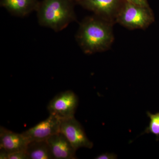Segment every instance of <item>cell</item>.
Wrapping results in <instances>:
<instances>
[{"label": "cell", "instance_id": "1", "mask_svg": "<svg viewBox=\"0 0 159 159\" xmlns=\"http://www.w3.org/2000/svg\"><path fill=\"white\" fill-rule=\"evenodd\" d=\"M114 24L94 14L84 18L75 36L84 53L92 54L110 48L115 39Z\"/></svg>", "mask_w": 159, "mask_h": 159}, {"label": "cell", "instance_id": "2", "mask_svg": "<svg viewBox=\"0 0 159 159\" xmlns=\"http://www.w3.org/2000/svg\"><path fill=\"white\" fill-rule=\"evenodd\" d=\"M74 4L71 0H43L39 2L36 11L39 24L56 32L62 31L77 20Z\"/></svg>", "mask_w": 159, "mask_h": 159}, {"label": "cell", "instance_id": "3", "mask_svg": "<svg viewBox=\"0 0 159 159\" xmlns=\"http://www.w3.org/2000/svg\"><path fill=\"white\" fill-rule=\"evenodd\" d=\"M154 21V14L150 7L139 6L125 1L116 18V23L129 30H144Z\"/></svg>", "mask_w": 159, "mask_h": 159}, {"label": "cell", "instance_id": "4", "mask_svg": "<svg viewBox=\"0 0 159 159\" xmlns=\"http://www.w3.org/2000/svg\"><path fill=\"white\" fill-rule=\"evenodd\" d=\"M78 99L73 91L67 90L57 94L48 105L50 115L61 120L74 116L78 106Z\"/></svg>", "mask_w": 159, "mask_h": 159}, {"label": "cell", "instance_id": "5", "mask_svg": "<svg viewBox=\"0 0 159 159\" xmlns=\"http://www.w3.org/2000/svg\"><path fill=\"white\" fill-rule=\"evenodd\" d=\"M125 0H77L76 3L94 14L115 24L118 12Z\"/></svg>", "mask_w": 159, "mask_h": 159}, {"label": "cell", "instance_id": "6", "mask_svg": "<svg viewBox=\"0 0 159 159\" xmlns=\"http://www.w3.org/2000/svg\"><path fill=\"white\" fill-rule=\"evenodd\" d=\"M60 132L65 136L76 150L80 148H91L93 146L82 125L74 116L61 120Z\"/></svg>", "mask_w": 159, "mask_h": 159}, {"label": "cell", "instance_id": "7", "mask_svg": "<svg viewBox=\"0 0 159 159\" xmlns=\"http://www.w3.org/2000/svg\"><path fill=\"white\" fill-rule=\"evenodd\" d=\"M61 119L53 115L22 133L29 142L47 140L60 132Z\"/></svg>", "mask_w": 159, "mask_h": 159}, {"label": "cell", "instance_id": "8", "mask_svg": "<svg viewBox=\"0 0 159 159\" xmlns=\"http://www.w3.org/2000/svg\"><path fill=\"white\" fill-rule=\"evenodd\" d=\"M54 159L77 158L76 150L65 136L60 132L47 140Z\"/></svg>", "mask_w": 159, "mask_h": 159}, {"label": "cell", "instance_id": "9", "mask_svg": "<svg viewBox=\"0 0 159 159\" xmlns=\"http://www.w3.org/2000/svg\"><path fill=\"white\" fill-rule=\"evenodd\" d=\"M29 142L22 133L9 130L3 126L0 127V148L9 154L18 151H26Z\"/></svg>", "mask_w": 159, "mask_h": 159}, {"label": "cell", "instance_id": "10", "mask_svg": "<svg viewBox=\"0 0 159 159\" xmlns=\"http://www.w3.org/2000/svg\"><path fill=\"white\" fill-rule=\"evenodd\" d=\"M39 2L38 0H1V7L12 15L25 17L36 11Z\"/></svg>", "mask_w": 159, "mask_h": 159}, {"label": "cell", "instance_id": "11", "mask_svg": "<svg viewBox=\"0 0 159 159\" xmlns=\"http://www.w3.org/2000/svg\"><path fill=\"white\" fill-rule=\"evenodd\" d=\"M26 152L29 159H54L47 140L29 142Z\"/></svg>", "mask_w": 159, "mask_h": 159}, {"label": "cell", "instance_id": "12", "mask_svg": "<svg viewBox=\"0 0 159 159\" xmlns=\"http://www.w3.org/2000/svg\"><path fill=\"white\" fill-rule=\"evenodd\" d=\"M147 116L150 119L148 125L145 128L143 134H152L156 136L157 140L159 139V112L152 114L147 112Z\"/></svg>", "mask_w": 159, "mask_h": 159}, {"label": "cell", "instance_id": "13", "mask_svg": "<svg viewBox=\"0 0 159 159\" xmlns=\"http://www.w3.org/2000/svg\"><path fill=\"white\" fill-rule=\"evenodd\" d=\"M9 159H29L26 151H18L9 154Z\"/></svg>", "mask_w": 159, "mask_h": 159}, {"label": "cell", "instance_id": "14", "mask_svg": "<svg viewBox=\"0 0 159 159\" xmlns=\"http://www.w3.org/2000/svg\"><path fill=\"white\" fill-rule=\"evenodd\" d=\"M117 156L115 154L106 153L101 154L95 158L96 159H117Z\"/></svg>", "mask_w": 159, "mask_h": 159}, {"label": "cell", "instance_id": "15", "mask_svg": "<svg viewBox=\"0 0 159 159\" xmlns=\"http://www.w3.org/2000/svg\"><path fill=\"white\" fill-rule=\"evenodd\" d=\"M125 1L135 5H139V6L150 7L148 0H125Z\"/></svg>", "mask_w": 159, "mask_h": 159}, {"label": "cell", "instance_id": "16", "mask_svg": "<svg viewBox=\"0 0 159 159\" xmlns=\"http://www.w3.org/2000/svg\"><path fill=\"white\" fill-rule=\"evenodd\" d=\"M9 152L3 148H0V159H9Z\"/></svg>", "mask_w": 159, "mask_h": 159}, {"label": "cell", "instance_id": "17", "mask_svg": "<svg viewBox=\"0 0 159 159\" xmlns=\"http://www.w3.org/2000/svg\"><path fill=\"white\" fill-rule=\"evenodd\" d=\"M71 1H73V2H75V3H76V1H77V0H71Z\"/></svg>", "mask_w": 159, "mask_h": 159}]
</instances>
